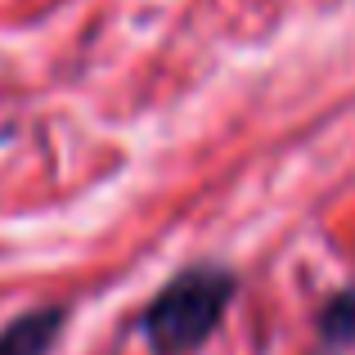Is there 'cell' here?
Masks as SVG:
<instances>
[{
    "mask_svg": "<svg viewBox=\"0 0 355 355\" xmlns=\"http://www.w3.org/2000/svg\"><path fill=\"white\" fill-rule=\"evenodd\" d=\"M239 297V275L220 261H198L171 275L139 315L153 355H198L220 333L230 306Z\"/></svg>",
    "mask_w": 355,
    "mask_h": 355,
    "instance_id": "6da1fadb",
    "label": "cell"
},
{
    "mask_svg": "<svg viewBox=\"0 0 355 355\" xmlns=\"http://www.w3.org/2000/svg\"><path fill=\"white\" fill-rule=\"evenodd\" d=\"M68 329V306H36L0 329V355H50Z\"/></svg>",
    "mask_w": 355,
    "mask_h": 355,
    "instance_id": "7a4b0ae2",
    "label": "cell"
},
{
    "mask_svg": "<svg viewBox=\"0 0 355 355\" xmlns=\"http://www.w3.org/2000/svg\"><path fill=\"white\" fill-rule=\"evenodd\" d=\"M315 333L329 351L355 347V284L338 288L329 302L320 306V320H315Z\"/></svg>",
    "mask_w": 355,
    "mask_h": 355,
    "instance_id": "3957f363",
    "label": "cell"
},
{
    "mask_svg": "<svg viewBox=\"0 0 355 355\" xmlns=\"http://www.w3.org/2000/svg\"><path fill=\"white\" fill-rule=\"evenodd\" d=\"M315 355H333V351H315Z\"/></svg>",
    "mask_w": 355,
    "mask_h": 355,
    "instance_id": "277c9868",
    "label": "cell"
}]
</instances>
